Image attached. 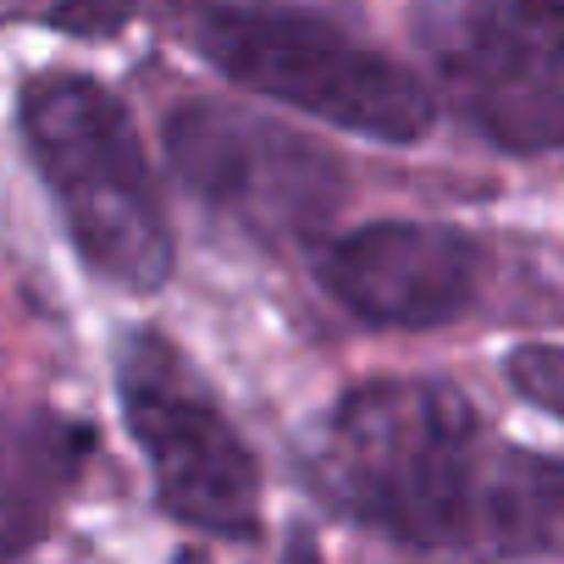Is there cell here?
Masks as SVG:
<instances>
[{"mask_svg": "<svg viewBox=\"0 0 564 564\" xmlns=\"http://www.w3.org/2000/svg\"><path fill=\"white\" fill-rule=\"evenodd\" d=\"M316 470L349 520L404 547H476L487 448L470 399L448 382L349 388L322 426Z\"/></svg>", "mask_w": 564, "mask_h": 564, "instance_id": "cell-1", "label": "cell"}, {"mask_svg": "<svg viewBox=\"0 0 564 564\" xmlns=\"http://www.w3.org/2000/svg\"><path fill=\"white\" fill-rule=\"evenodd\" d=\"M18 128L84 265L155 294L172 276V227L128 106L73 67H45L18 95Z\"/></svg>", "mask_w": 564, "mask_h": 564, "instance_id": "cell-2", "label": "cell"}, {"mask_svg": "<svg viewBox=\"0 0 564 564\" xmlns=\"http://www.w3.org/2000/svg\"><path fill=\"white\" fill-rule=\"evenodd\" d=\"M194 45L243 89L377 144H415L437 122V100L410 67L300 7H210Z\"/></svg>", "mask_w": 564, "mask_h": 564, "instance_id": "cell-3", "label": "cell"}, {"mask_svg": "<svg viewBox=\"0 0 564 564\" xmlns=\"http://www.w3.org/2000/svg\"><path fill=\"white\" fill-rule=\"evenodd\" d=\"M117 404L155 476L161 509L216 542L260 536V465L199 366L166 333H128L117 349Z\"/></svg>", "mask_w": 564, "mask_h": 564, "instance_id": "cell-4", "label": "cell"}, {"mask_svg": "<svg viewBox=\"0 0 564 564\" xmlns=\"http://www.w3.org/2000/svg\"><path fill=\"white\" fill-rule=\"evenodd\" d=\"M166 155L188 194L254 238H311L344 205L338 161L300 128L227 100H188L166 117Z\"/></svg>", "mask_w": 564, "mask_h": 564, "instance_id": "cell-5", "label": "cell"}, {"mask_svg": "<svg viewBox=\"0 0 564 564\" xmlns=\"http://www.w3.org/2000/svg\"><path fill=\"white\" fill-rule=\"evenodd\" d=\"M322 282L366 327L426 333L476 305L481 243L437 221H371L322 254Z\"/></svg>", "mask_w": 564, "mask_h": 564, "instance_id": "cell-6", "label": "cell"}, {"mask_svg": "<svg viewBox=\"0 0 564 564\" xmlns=\"http://www.w3.org/2000/svg\"><path fill=\"white\" fill-rule=\"evenodd\" d=\"M95 432L51 410H0V558L29 553L73 498Z\"/></svg>", "mask_w": 564, "mask_h": 564, "instance_id": "cell-7", "label": "cell"}, {"mask_svg": "<svg viewBox=\"0 0 564 564\" xmlns=\"http://www.w3.org/2000/svg\"><path fill=\"white\" fill-rule=\"evenodd\" d=\"M454 100L509 155L564 150V73H487L454 67Z\"/></svg>", "mask_w": 564, "mask_h": 564, "instance_id": "cell-8", "label": "cell"}, {"mask_svg": "<svg viewBox=\"0 0 564 564\" xmlns=\"http://www.w3.org/2000/svg\"><path fill=\"white\" fill-rule=\"evenodd\" d=\"M564 73V0H465L459 40L443 51V73Z\"/></svg>", "mask_w": 564, "mask_h": 564, "instance_id": "cell-9", "label": "cell"}, {"mask_svg": "<svg viewBox=\"0 0 564 564\" xmlns=\"http://www.w3.org/2000/svg\"><path fill=\"white\" fill-rule=\"evenodd\" d=\"M503 377L514 382V393L547 415L564 421V349L558 344H520L503 360Z\"/></svg>", "mask_w": 564, "mask_h": 564, "instance_id": "cell-10", "label": "cell"}, {"mask_svg": "<svg viewBox=\"0 0 564 564\" xmlns=\"http://www.w3.org/2000/svg\"><path fill=\"white\" fill-rule=\"evenodd\" d=\"M133 12H139V0H51L45 18L78 40H111Z\"/></svg>", "mask_w": 564, "mask_h": 564, "instance_id": "cell-11", "label": "cell"}]
</instances>
